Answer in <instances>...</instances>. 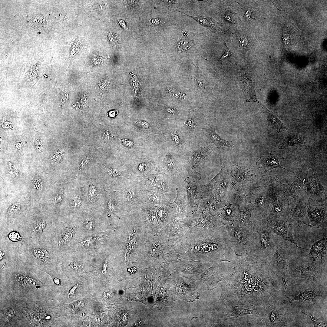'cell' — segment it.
<instances>
[{
	"label": "cell",
	"instance_id": "cell-9",
	"mask_svg": "<svg viewBox=\"0 0 327 327\" xmlns=\"http://www.w3.org/2000/svg\"><path fill=\"white\" fill-rule=\"evenodd\" d=\"M48 300H23L25 327H48L51 319Z\"/></svg>",
	"mask_w": 327,
	"mask_h": 327
},
{
	"label": "cell",
	"instance_id": "cell-41",
	"mask_svg": "<svg viewBox=\"0 0 327 327\" xmlns=\"http://www.w3.org/2000/svg\"><path fill=\"white\" fill-rule=\"evenodd\" d=\"M258 314L259 311L257 309L250 310L242 308L239 306H236L234 308L228 310L227 314L224 315L223 317L233 316L237 318L246 315H252L257 316Z\"/></svg>",
	"mask_w": 327,
	"mask_h": 327
},
{
	"label": "cell",
	"instance_id": "cell-59",
	"mask_svg": "<svg viewBox=\"0 0 327 327\" xmlns=\"http://www.w3.org/2000/svg\"><path fill=\"white\" fill-rule=\"evenodd\" d=\"M142 324V321L140 320L137 321L135 324L136 325H137V326H141Z\"/></svg>",
	"mask_w": 327,
	"mask_h": 327
},
{
	"label": "cell",
	"instance_id": "cell-8",
	"mask_svg": "<svg viewBox=\"0 0 327 327\" xmlns=\"http://www.w3.org/2000/svg\"><path fill=\"white\" fill-rule=\"evenodd\" d=\"M272 232L263 224L250 223L247 255L254 258L272 253L274 243Z\"/></svg>",
	"mask_w": 327,
	"mask_h": 327
},
{
	"label": "cell",
	"instance_id": "cell-20",
	"mask_svg": "<svg viewBox=\"0 0 327 327\" xmlns=\"http://www.w3.org/2000/svg\"><path fill=\"white\" fill-rule=\"evenodd\" d=\"M177 263L174 270L185 277L199 280L206 269L213 265L199 261L180 260Z\"/></svg>",
	"mask_w": 327,
	"mask_h": 327
},
{
	"label": "cell",
	"instance_id": "cell-22",
	"mask_svg": "<svg viewBox=\"0 0 327 327\" xmlns=\"http://www.w3.org/2000/svg\"><path fill=\"white\" fill-rule=\"evenodd\" d=\"M272 232L275 233L285 240L297 245L292 234V222L289 219L282 218L281 216H272L263 223Z\"/></svg>",
	"mask_w": 327,
	"mask_h": 327
},
{
	"label": "cell",
	"instance_id": "cell-36",
	"mask_svg": "<svg viewBox=\"0 0 327 327\" xmlns=\"http://www.w3.org/2000/svg\"><path fill=\"white\" fill-rule=\"evenodd\" d=\"M326 251L327 238L324 237L314 244L309 255L314 260H321L325 256Z\"/></svg>",
	"mask_w": 327,
	"mask_h": 327
},
{
	"label": "cell",
	"instance_id": "cell-45",
	"mask_svg": "<svg viewBox=\"0 0 327 327\" xmlns=\"http://www.w3.org/2000/svg\"><path fill=\"white\" fill-rule=\"evenodd\" d=\"M167 179L164 176L160 174H158L155 187L157 192L163 193L169 192Z\"/></svg>",
	"mask_w": 327,
	"mask_h": 327
},
{
	"label": "cell",
	"instance_id": "cell-43",
	"mask_svg": "<svg viewBox=\"0 0 327 327\" xmlns=\"http://www.w3.org/2000/svg\"><path fill=\"white\" fill-rule=\"evenodd\" d=\"M192 43V41L189 38L187 33H184L177 44V49L179 51H184L190 48Z\"/></svg>",
	"mask_w": 327,
	"mask_h": 327
},
{
	"label": "cell",
	"instance_id": "cell-25",
	"mask_svg": "<svg viewBox=\"0 0 327 327\" xmlns=\"http://www.w3.org/2000/svg\"><path fill=\"white\" fill-rule=\"evenodd\" d=\"M133 168L129 170L131 179L139 181L147 175L154 173L156 170V164L149 159H139L134 161Z\"/></svg>",
	"mask_w": 327,
	"mask_h": 327
},
{
	"label": "cell",
	"instance_id": "cell-52",
	"mask_svg": "<svg viewBox=\"0 0 327 327\" xmlns=\"http://www.w3.org/2000/svg\"><path fill=\"white\" fill-rule=\"evenodd\" d=\"M230 49L228 48L226 50L224 54L219 59V61H222L227 58L230 54Z\"/></svg>",
	"mask_w": 327,
	"mask_h": 327
},
{
	"label": "cell",
	"instance_id": "cell-29",
	"mask_svg": "<svg viewBox=\"0 0 327 327\" xmlns=\"http://www.w3.org/2000/svg\"><path fill=\"white\" fill-rule=\"evenodd\" d=\"M177 194L174 201L171 203L173 216L191 217L193 210L186 200V197L181 195L179 190L176 188Z\"/></svg>",
	"mask_w": 327,
	"mask_h": 327
},
{
	"label": "cell",
	"instance_id": "cell-14",
	"mask_svg": "<svg viewBox=\"0 0 327 327\" xmlns=\"http://www.w3.org/2000/svg\"><path fill=\"white\" fill-rule=\"evenodd\" d=\"M230 236L233 248L236 255L243 257L247 255V246L250 224L240 226L237 223L225 226Z\"/></svg>",
	"mask_w": 327,
	"mask_h": 327
},
{
	"label": "cell",
	"instance_id": "cell-15",
	"mask_svg": "<svg viewBox=\"0 0 327 327\" xmlns=\"http://www.w3.org/2000/svg\"><path fill=\"white\" fill-rule=\"evenodd\" d=\"M187 166V158L183 155L168 153L160 164L157 173L168 179L177 176Z\"/></svg>",
	"mask_w": 327,
	"mask_h": 327
},
{
	"label": "cell",
	"instance_id": "cell-48",
	"mask_svg": "<svg viewBox=\"0 0 327 327\" xmlns=\"http://www.w3.org/2000/svg\"><path fill=\"white\" fill-rule=\"evenodd\" d=\"M81 199L79 197L77 196L74 198L71 204V211L77 212L79 211L81 206Z\"/></svg>",
	"mask_w": 327,
	"mask_h": 327
},
{
	"label": "cell",
	"instance_id": "cell-32",
	"mask_svg": "<svg viewBox=\"0 0 327 327\" xmlns=\"http://www.w3.org/2000/svg\"><path fill=\"white\" fill-rule=\"evenodd\" d=\"M204 129L206 131V137L210 142L216 145L218 148L226 146L236 149L234 148L233 141H229L223 139L216 134L215 128L213 125L206 124Z\"/></svg>",
	"mask_w": 327,
	"mask_h": 327
},
{
	"label": "cell",
	"instance_id": "cell-35",
	"mask_svg": "<svg viewBox=\"0 0 327 327\" xmlns=\"http://www.w3.org/2000/svg\"><path fill=\"white\" fill-rule=\"evenodd\" d=\"M241 79L246 101L259 103L255 92L253 82L249 76L244 73L242 75Z\"/></svg>",
	"mask_w": 327,
	"mask_h": 327
},
{
	"label": "cell",
	"instance_id": "cell-55",
	"mask_svg": "<svg viewBox=\"0 0 327 327\" xmlns=\"http://www.w3.org/2000/svg\"><path fill=\"white\" fill-rule=\"evenodd\" d=\"M252 15V12L249 10H248L245 12L244 15L245 18L247 20L249 19Z\"/></svg>",
	"mask_w": 327,
	"mask_h": 327
},
{
	"label": "cell",
	"instance_id": "cell-33",
	"mask_svg": "<svg viewBox=\"0 0 327 327\" xmlns=\"http://www.w3.org/2000/svg\"><path fill=\"white\" fill-rule=\"evenodd\" d=\"M157 218L161 229L167 224L173 216L171 208L166 205L155 204Z\"/></svg>",
	"mask_w": 327,
	"mask_h": 327
},
{
	"label": "cell",
	"instance_id": "cell-37",
	"mask_svg": "<svg viewBox=\"0 0 327 327\" xmlns=\"http://www.w3.org/2000/svg\"><path fill=\"white\" fill-rule=\"evenodd\" d=\"M309 203L307 206L308 216L311 226H319L321 225L325 219L326 213L325 210L321 207H316L315 210L311 211L309 209Z\"/></svg>",
	"mask_w": 327,
	"mask_h": 327
},
{
	"label": "cell",
	"instance_id": "cell-34",
	"mask_svg": "<svg viewBox=\"0 0 327 327\" xmlns=\"http://www.w3.org/2000/svg\"><path fill=\"white\" fill-rule=\"evenodd\" d=\"M282 159L276 158L273 154L268 152L266 156H261L256 162V164L259 168H264L266 171L276 168H281L288 170L280 165L279 160Z\"/></svg>",
	"mask_w": 327,
	"mask_h": 327
},
{
	"label": "cell",
	"instance_id": "cell-3",
	"mask_svg": "<svg viewBox=\"0 0 327 327\" xmlns=\"http://www.w3.org/2000/svg\"><path fill=\"white\" fill-rule=\"evenodd\" d=\"M150 232L139 208L131 211L121 219L114 227L106 250L110 259H116L124 266L138 259L140 249Z\"/></svg>",
	"mask_w": 327,
	"mask_h": 327
},
{
	"label": "cell",
	"instance_id": "cell-39",
	"mask_svg": "<svg viewBox=\"0 0 327 327\" xmlns=\"http://www.w3.org/2000/svg\"><path fill=\"white\" fill-rule=\"evenodd\" d=\"M263 108L269 124L277 132L279 133L280 129H288L275 114L266 107H263Z\"/></svg>",
	"mask_w": 327,
	"mask_h": 327
},
{
	"label": "cell",
	"instance_id": "cell-12",
	"mask_svg": "<svg viewBox=\"0 0 327 327\" xmlns=\"http://www.w3.org/2000/svg\"><path fill=\"white\" fill-rule=\"evenodd\" d=\"M172 275L171 290L174 301L181 299L187 302H193L199 299L196 280L182 276L176 271Z\"/></svg>",
	"mask_w": 327,
	"mask_h": 327
},
{
	"label": "cell",
	"instance_id": "cell-17",
	"mask_svg": "<svg viewBox=\"0 0 327 327\" xmlns=\"http://www.w3.org/2000/svg\"><path fill=\"white\" fill-rule=\"evenodd\" d=\"M78 219V238L113 228L92 213H83Z\"/></svg>",
	"mask_w": 327,
	"mask_h": 327
},
{
	"label": "cell",
	"instance_id": "cell-54",
	"mask_svg": "<svg viewBox=\"0 0 327 327\" xmlns=\"http://www.w3.org/2000/svg\"><path fill=\"white\" fill-rule=\"evenodd\" d=\"M78 287V284H77L74 286L70 290L69 293L68 295V297L70 298L71 296H72L74 294L75 291Z\"/></svg>",
	"mask_w": 327,
	"mask_h": 327
},
{
	"label": "cell",
	"instance_id": "cell-51",
	"mask_svg": "<svg viewBox=\"0 0 327 327\" xmlns=\"http://www.w3.org/2000/svg\"><path fill=\"white\" fill-rule=\"evenodd\" d=\"M63 199V195L61 193H59L56 195L53 198V202L54 204L58 205L61 202Z\"/></svg>",
	"mask_w": 327,
	"mask_h": 327
},
{
	"label": "cell",
	"instance_id": "cell-1",
	"mask_svg": "<svg viewBox=\"0 0 327 327\" xmlns=\"http://www.w3.org/2000/svg\"><path fill=\"white\" fill-rule=\"evenodd\" d=\"M173 253L180 260L211 265L238 256L224 225L211 228L192 227L174 243Z\"/></svg>",
	"mask_w": 327,
	"mask_h": 327
},
{
	"label": "cell",
	"instance_id": "cell-57",
	"mask_svg": "<svg viewBox=\"0 0 327 327\" xmlns=\"http://www.w3.org/2000/svg\"><path fill=\"white\" fill-rule=\"evenodd\" d=\"M53 281L55 284L56 285H59L61 281L58 278L55 277L53 279Z\"/></svg>",
	"mask_w": 327,
	"mask_h": 327
},
{
	"label": "cell",
	"instance_id": "cell-28",
	"mask_svg": "<svg viewBox=\"0 0 327 327\" xmlns=\"http://www.w3.org/2000/svg\"><path fill=\"white\" fill-rule=\"evenodd\" d=\"M218 264L212 265L207 269L199 281L206 286L209 290L217 286L218 283L224 279L223 273L219 271Z\"/></svg>",
	"mask_w": 327,
	"mask_h": 327
},
{
	"label": "cell",
	"instance_id": "cell-2",
	"mask_svg": "<svg viewBox=\"0 0 327 327\" xmlns=\"http://www.w3.org/2000/svg\"><path fill=\"white\" fill-rule=\"evenodd\" d=\"M0 294L20 299L36 301L48 297L49 287L38 278V270L8 250L0 258Z\"/></svg>",
	"mask_w": 327,
	"mask_h": 327
},
{
	"label": "cell",
	"instance_id": "cell-56",
	"mask_svg": "<svg viewBox=\"0 0 327 327\" xmlns=\"http://www.w3.org/2000/svg\"><path fill=\"white\" fill-rule=\"evenodd\" d=\"M138 126L140 127L143 128H147L148 127V125L147 123L143 122H139L138 124Z\"/></svg>",
	"mask_w": 327,
	"mask_h": 327
},
{
	"label": "cell",
	"instance_id": "cell-47",
	"mask_svg": "<svg viewBox=\"0 0 327 327\" xmlns=\"http://www.w3.org/2000/svg\"><path fill=\"white\" fill-rule=\"evenodd\" d=\"M285 250L284 247L283 248H280L279 246L278 247L273 256V259L277 264H279L281 262L284 263L286 261L288 253Z\"/></svg>",
	"mask_w": 327,
	"mask_h": 327
},
{
	"label": "cell",
	"instance_id": "cell-13",
	"mask_svg": "<svg viewBox=\"0 0 327 327\" xmlns=\"http://www.w3.org/2000/svg\"><path fill=\"white\" fill-rule=\"evenodd\" d=\"M143 191L139 182L131 179L120 190L119 193L121 200L128 213L137 209L144 205Z\"/></svg>",
	"mask_w": 327,
	"mask_h": 327
},
{
	"label": "cell",
	"instance_id": "cell-53",
	"mask_svg": "<svg viewBox=\"0 0 327 327\" xmlns=\"http://www.w3.org/2000/svg\"><path fill=\"white\" fill-rule=\"evenodd\" d=\"M90 158L88 157L85 158L81 161L80 164V166L81 167H83L86 166L90 162Z\"/></svg>",
	"mask_w": 327,
	"mask_h": 327
},
{
	"label": "cell",
	"instance_id": "cell-31",
	"mask_svg": "<svg viewBox=\"0 0 327 327\" xmlns=\"http://www.w3.org/2000/svg\"><path fill=\"white\" fill-rule=\"evenodd\" d=\"M142 202L144 204L163 205L171 208V203L169 202L163 193L157 191L155 192L151 190H144Z\"/></svg>",
	"mask_w": 327,
	"mask_h": 327
},
{
	"label": "cell",
	"instance_id": "cell-4",
	"mask_svg": "<svg viewBox=\"0 0 327 327\" xmlns=\"http://www.w3.org/2000/svg\"><path fill=\"white\" fill-rule=\"evenodd\" d=\"M17 251L19 257L27 264L50 276L60 266V253L51 240L36 244L25 243L19 246Z\"/></svg>",
	"mask_w": 327,
	"mask_h": 327
},
{
	"label": "cell",
	"instance_id": "cell-40",
	"mask_svg": "<svg viewBox=\"0 0 327 327\" xmlns=\"http://www.w3.org/2000/svg\"><path fill=\"white\" fill-rule=\"evenodd\" d=\"M303 180L299 178L289 185L284 193V197L289 196L295 199L304 190Z\"/></svg>",
	"mask_w": 327,
	"mask_h": 327
},
{
	"label": "cell",
	"instance_id": "cell-49",
	"mask_svg": "<svg viewBox=\"0 0 327 327\" xmlns=\"http://www.w3.org/2000/svg\"><path fill=\"white\" fill-rule=\"evenodd\" d=\"M97 193V190L96 187L94 184L90 185L88 192V197L90 201L93 200Z\"/></svg>",
	"mask_w": 327,
	"mask_h": 327
},
{
	"label": "cell",
	"instance_id": "cell-6",
	"mask_svg": "<svg viewBox=\"0 0 327 327\" xmlns=\"http://www.w3.org/2000/svg\"><path fill=\"white\" fill-rule=\"evenodd\" d=\"M57 223L46 214L35 213L21 226L25 243L36 244L51 240Z\"/></svg>",
	"mask_w": 327,
	"mask_h": 327
},
{
	"label": "cell",
	"instance_id": "cell-46",
	"mask_svg": "<svg viewBox=\"0 0 327 327\" xmlns=\"http://www.w3.org/2000/svg\"><path fill=\"white\" fill-rule=\"evenodd\" d=\"M288 200H276L273 207L272 216H280L284 209L285 206L288 205Z\"/></svg>",
	"mask_w": 327,
	"mask_h": 327
},
{
	"label": "cell",
	"instance_id": "cell-50",
	"mask_svg": "<svg viewBox=\"0 0 327 327\" xmlns=\"http://www.w3.org/2000/svg\"><path fill=\"white\" fill-rule=\"evenodd\" d=\"M248 42V40L247 37H242L239 41V45L241 48H245L247 46Z\"/></svg>",
	"mask_w": 327,
	"mask_h": 327
},
{
	"label": "cell",
	"instance_id": "cell-10",
	"mask_svg": "<svg viewBox=\"0 0 327 327\" xmlns=\"http://www.w3.org/2000/svg\"><path fill=\"white\" fill-rule=\"evenodd\" d=\"M23 300L0 294V326L25 327Z\"/></svg>",
	"mask_w": 327,
	"mask_h": 327
},
{
	"label": "cell",
	"instance_id": "cell-26",
	"mask_svg": "<svg viewBox=\"0 0 327 327\" xmlns=\"http://www.w3.org/2000/svg\"><path fill=\"white\" fill-rule=\"evenodd\" d=\"M206 124L195 115L190 114L183 120L182 123L177 125L183 130L190 140L201 133V130L204 129Z\"/></svg>",
	"mask_w": 327,
	"mask_h": 327
},
{
	"label": "cell",
	"instance_id": "cell-38",
	"mask_svg": "<svg viewBox=\"0 0 327 327\" xmlns=\"http://www.w3.org/2000/svg\"><path fill=\"white\" fill-rule=\"evenodd\" d=\"M304 138L301 136L291 133L286 134L284 140L279 145V149H283L287 147L304 144Z\"/></svg>",
	"mask_w": 327,
	"mask_h": 327
},
{
	"label": "cell",
	"instance_id": "cell-16",
	"mask_svg": "<svg viewBox=\"0 0 327 327\" xmlns=\"http://www.w3.org/2000/svg\"><path fill=\"white\" fill-rule=\"evenodd\" d=\"M191 227V217L173 216L170 222L155 235L161 236L174 243Z\"/></svg>",
	"mask_w": 327,
	"mask_h": 327
},
{
	"label": "cell",
	"instance_id": "cell-7",
	"mask_svg": "<svg viewBox=\"0 0 327 327\" xmlns=\"http://www.w3.org/2000/svg\"><path fill=\"white\" fill-rule=\"evenodd\" d=\"M114 230V228L75 239L64 251H74L98 257L107 250Z\"/></svg>",
	"mask_w": 327,
	"mask_h": 327
},
{
	"label": "cell",
	"instance_id": "cell-58",
	"mask_svg": "<svg viewBox=\"0 0 327 327\" xmlns=\"http://www.w3.org/2000/svg\"><path fill=\"white\" fill-rule=\"evenodd\" d=\"M116 113H117V112L115 110L111 111L109 113V115L111 117H114L116 115Z\"/></svg>",
	"mask_w": 327,
	"mask_h": 327
},
{
	"label": "cell",
	"instance_id": "cell-11",
	"mask_svg": "<svg viewBox=\"0 0 327 327\" xmlns=\"http://www.w3.org/2000/svg\"><path fill=\"white\" fill-rule=\"evenodd\" d=\"M78 219L58 223L51 238V242L59 252L64 251L71 243L78 238Z\"/></svg>",
	"mask_w": 327,
	"mask_h": 327
},
{
	"label": "cell",
	"instance_id": "cell-21",
	"mask_svg": "<svg viewBox=\"0 0 327 327\" xmlns=\"http://www.w3.org/2000/svg\"><path fill=\"white\" fill-rule=\"evenodd\" d=\"M187 200L193 210L203 200L207 198L209 192L206 185L188 177L184 180Z\"/></svg>",
	"mask_w": 327,
	"mask_h": 327
},
{
	"label": "cell",
	"instance_id": "cell-5",
	"mask_svg": "<svg viewBox=\"0 0 327 327\" xmlns=\"http://www.w3.org/2000/svg\"><path fill=\"white\" fill-rule=\"evenodd\" d=\"M174 243L163 236L150 232L140 251L138 259L150 264L178 262L177 255L173 253Z\"/></svg>",
	"mask_w": 327,
	"mask_h": 327
},
{
	"label": "cell",
	"instance_id": "cell-18",
	"mask_svg": "<svg viewBox=\"0 0 327 327\" xmlns=\"http://www.w3.org/2000/svg\"><path fill=\"white\" fill-rule=\"evenodd\" d=\"M25 243L21 226H0V249L18 250L19 246Z\"/></svg>",
	"mask_w": 327,
	"mask_h": 327
},
{
	"label": "cell",
	"instance_id": "cell-23",
	"mask_svg": "<svg viewBox=\"0 0 327 327\" xmlns=\"http://www.w3.org/2000/svg\"><path fill=\"white\" fill-rule=\"evenodd\" d=\"M303 183L306 186L307 193L311 200L322 203L326 199L327 190L322 186L316 173L312 172L303 175Z\"/></svg>",
	"mask_w": 327,
	"mask_h": 327
},
{
	"label": "cell",
	"instance_id": "cell-44",
	"mask_svg": "<svg viewBox=\"0 0 327 327\" xmlns=\"http://www.w3.org/2000/svg\"><path fill=\"white\" fill-rule=\"evenodd\" d=\"M178 11L180 12V11ZM180 12L184 13L186 15L193 19L198 22L201 25H203L206 28H209L212 29L213 28L216 27V22L210 18L202 16L193 17L188 15L182 12Z\"/></svg>",
	"mask_w": 327,
	"mask_h": 327
},
{
	"label": "cell",
	"instance_id": "cell-27",
	"mask_svg": "<svg viewBox=\"0 0 327 327\" xmlns=\"http://www.w3.org/2000/svg\"><path fill=\"white\" fill-rule=\"evenodd\" d=\"M139 210L145 224L151 232L155 234L161 230L157 218L155 204H144Z\"/></svg>",
	"mask_w": 327,
	"mask_h": 327
},
{
	"label": "cell",
	"instance_id": "cell-42",
	"mask_svg": "<svg viewBox=\"0 0 327 327\" xmlns=\"http://www.w3.org/2000/svg\"><path fill=\"white\" fill-rule=\"evenodd\" d=\"M158 174L157 173L150 174L144 177L138 181L140 186L144 190H148L155 187Z\"/></svg>",
	"mask_w": 327,
	"mask_h": 327
},
{
	"label": "cell",
	"instance_id": "cell-30",
	"mask_svg": "<svg viewBox=\"0 0 327 327\" xmlns=\"http://www.w3.org/2000/svg\"><path fill=\"white\" fill-rule=\"evenodd\" d=\"M213 149L210 145L202 147L195 150L188 158V167L193 170L198 169L203 160L211 153Z\"/></svg>",
	"mask_w": 327,
	"mask_h": 327
},
{
	"label": "cell",
	"instance_id": "cell-24",
	"mask_svg": "<svg viewBox=\"0 0 327 327\" xmlns=\"http://www.w3.org/2000/svg\"><path fill=\"white\" fill-rule=\"evenodd\" d=\"M191 220L192 227L211 228L224 225L216 214L210 215L198 211H193Z\"/></svg>",
	"mask_w": 327,
	"mask_h": 327
},
{
	"label": "cell",
	"instance_id": "cell-19",
	"mask_svg": "<svg viewBox=\"0 0 327 327\" xmlns=\"http://www.w3.org/2000/svg\"><path fill=\"white\" fill-rule=\"evenodd\" d=\"M167 133L168 142L172 153L183 155L189 150L190 140L187 134L180 127L174 125L170 127Z\"/></svg>",
	"mask_w": 327,
	"mask_h": 327
}]
</instances>
